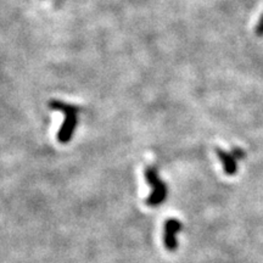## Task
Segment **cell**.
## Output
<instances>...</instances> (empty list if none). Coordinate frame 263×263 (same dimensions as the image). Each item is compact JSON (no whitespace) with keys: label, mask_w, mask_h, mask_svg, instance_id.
I'll list each match as a JSON object with an SVG mask.
<instances>
[{"label":"cell","mask_w":263,"mask_h":263,"mask_svg":"<svg viewBox=\"0 0 263 263\" xmlns=\"http://www.w3.org/2000/svg\"><path fill=\"white\" fill-rule=\"evenodd\" d=\"M145 178L153 188V193L150 194V197L146 200L147 205L150 206H157L166 199L167 195V188L164 185L162 180L160 179L159 174H157V170L154 167H147L145 170Z\"/></svg>","instance_id":"6da1fadb"},{"label":"cell","mask_w":263,"mask_h":263,"mask_svg":"<svg viewBox=\"0 0 263 263\" xmlns=\"http://www.w3.org/2000/svg\"><path fill=\"white\" fill-rule=\"evenodd\" d=\"M51 105L54 108H60V110L64 111L66 115V120L61 130L59 132L58 139L60 140L61 143H67V141L71 139L76 123H77V117H76V115H77V108L67 106V105L60 103V101H52Z\"/></svg>","instance_id":"7a4b0ae2"},{"label":"cell","mask_w":263,"mask_h":263,"mask_svg":"<svg viewBox=\"0 0 263 263\" xmlns=\"http://www.w3.org/2000/svg\"><path fill=\"white\" fill-rule=\"evenodd\" d=\"M180 229H182V224L177 219H168V221L164 223L163 241L164 246L171 250V251L176 250L177 246H178V244H177V233Z\"/></svg>","instance_id":"3957f363"},{"label":"cell","mask_w":263,"mask_h":263,"mask_svg":"<svg viewBox=\"0 0 263 263\" xmlns=\"http://www.w3.org/2000/svg\"><path fill=\"white\" fill-rule=\"evenodd\" d=\"M217 155H218L219 160L222 161L223 168H224L226 173L232 176L236 172V159L234 157L233 154H228L226 151H223L221 149H217Z\"/></svg>","instance_id":"277c9868"},{"label":"cell","mask_w":263,"mask_h":263,"mask_svg":"<svg viewBox=\"0 0 263 263\" xmlns=\"http://www.w3.org/2000/svg\"><path fill=\"white\" fill-rule=\"evenodd\" d=\"M255 32L258 37H263V14L261 15V17H259L257 25H256Z\"/></svg>","instance_id":"5b68a950"},{"label":"cell","mask_w":263,"mask_h":263,"mask_svg":"<svg viewBox=\"0 0 263 263\" xmlns=\"http://www.w3.org/2000/svg\"><path fill=\"white\" fill-rule=\"evenodd\" d=\"M232 154L234 155L235 159H244L245 157V151L239 149V147H234V149L232 150Z\"/></svg>","instance_id":"8992f818"}]
</instances>
